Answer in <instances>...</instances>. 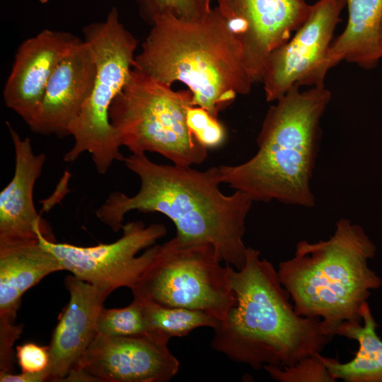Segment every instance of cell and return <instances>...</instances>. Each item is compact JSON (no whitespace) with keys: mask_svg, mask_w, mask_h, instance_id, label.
<instances>
[{"mask_svg":"<svg viewBox=\"0 0 382 382\" xmlns=\"http://www.w3.org/2000/svg\"><path fill=\"white\" fill-rule=\"evenodd\" d=\"M98 332L110 336H133L153 333L149 325L141 300L133 298L128 306L106 308L100 312Z\"/></svg>","mask_w":382,"mask_h":382,"instance_id":"44dd1931","label":"cell"},{"mask_svg":"<svg viewBox=\"0 0 382 382\" xmlns=\"http://www.w3.org/2000/svg\"><path fill=\"white\" fill-rule=\"evenodd\" d=\"M209 244H183L174 237L162 245L131 289L133 298L207 313L220 321L236 301L231 266Z\"/></svg>","mask_w":382,"mask_h":382,"instance_id":"ba28073f","label":"cell"},{"mask_svg":"<svg viewBox=\"0 0 382 382\" xmlns=\"http://www.w3.org/2000/svg\"><path fill=\"white\" fill-rule=\"evenodd\" d=\"M325 87H291L271 106L257 137V152L235 166H218L221 183L254 202L312 208L311 188L321 136L320 119L330 101Z\"/></svg>","mask_w":382,"mask_h":382,"instance_id":"277c9868","label":"cell"},{"mask_svg":"<svg viewBox=\"0 0 382 382\" xmlns=\"http://www.w3.org/2000/svg\"><path fill=\"white\" fill-rule=\"evenodd\" d=\"M376 251L363 228L345 218L328 239L298 242L294 255L277 270L296 313L321 319L334 336L342 323H362L364 305L382 285L369 265Z\"/></svg>","mask_w":382,"mask_h":382,"instance_id":"5b68a950","label":"cell"},{"mask_svg":"<svg viewBox=\"0 0 382 382\" xmlns=\"http://www.w3.org/2000/svg\"><path fill=\"white\" fill-rule=\"evenodd\" d=\"M140 300L143 302L151 330L170 338L185 336L202 327L214 329L220 322L214 316L201 311L166 306L151 301Z\"/></svg>","mask_w":382,"mask_h":382,"instance_id":"ffe728a7","label":"cell"},{"mask_svg":"<svg viewBox=\"0 0 382 382\" xmlns=\"http://www.w3.org/2000/svg\"><path fill=\"white\" fill-rule=\"evenodd\" d=\"M273 379L281 382H332L335 379L325 366L320 353L302 359L289 366L263 368Z\"/></svg>","mask_w":382,"mask_h":382,"instance_id":"603a6c76","label":"cell"},{"mask_svg":"<svg viewBox=\"0 0 382 382\" xmlns=\"http://www.w3.org/2000/svg\"><path fill=\"white\" fill-rule=\"evenodd\" d=\"M1 382H43L48 381L47 371L40 373L22 372L21 374L0 373Z\"/></svg>","mask_w":382,"mask_h":382,"instance_id":"484cf974","label":"cell"},{"mask_svg":"<svg viewBox=\"0 0 382 382\" xmlns=\"http://www.w3.org/2000/svg\"><path fill=\"white\" fill-rule=\"evenodd\" d=\"M122 231L112 243L88 247L51 241L42 233L39 238L64 270L112 293L120 287H134L158 251V245H153L167 233L163 224L146 226L141 221L124 224Z\"/></svg>","mask_w":382,"mask_h":382,"instance_id":"9c48e42d","label":"cell"},{"mask_svg":"<svg viewBox=\"0 0 382 382\" xmlns=\"http://www.w3.org/2000/svg\"><path fill=\"white\" fill-rule=\"evenodd\" d=\"M37 1L43 4H47L49 1V0H37Z\"/></svg>","mask_w":382,"mask_h":382,"instance_id":"83f0119b","label":"cell"},{"mask_svg":"<svg viewBox=\"0 0 382 382\" xmlns=\"http://www.w3.org/2000/svg\"><path fill=\"white\" fill-rule=\"evenodd\" d=\"M170 339L158 332L133 336L98 333L63 381H169L180 367L168 348Z\"/></svg>","mask_w":382,"mask_h":382,"instance_id":"8fae6325","label":"cell"},{"mask_svg":"<svg viewBox=\"0 0 382 382\" xmlns=\"http://www.w3.org/2000/svg\"><path fill=\"white\" fill-rule=\"evenodd\" d=\"M16 354L22 372L40 373L47 371L50 361L49 346L27 342L16 347Z\"/></svg>","mask_w":382,"mask_h":382,"instance_id":"d4e9b609","label":"cell"},{"mask_svg":"<svg viewBox=\"0 0 382 382\" xmlns=\"http://www.w3.org/2000/svg\"><path fill=\"white\" fill-rule=\"evenodd\" d=\"M188 129L196 140L205 148L221 146L226 138V131L217 117L199 106H192L187 112Z\"/></svg>","mask_w":382,"mask_h":382,"instance_id":"cb8c5ba5","label":"cell"},{"mask_svg":"<svg viewBox=\"0 0 382 382\" xmlns=\"http://www.w3.org/2000/svg\"><path fill=\"white\" fill-rule=\"evenodd\" d=\"M236 303L214 328L211 345L255 370L284 367L320 353L334 335L318 318L296 313L272 262L248 247L241 270L231 266Z\"/></svg>","mask_w":382,"mask_h":382,"instance_id":"7a4b0ae2","label":"cell"},{"mask_svg":"<svg viewBox=\"0 0 382 382\" xmlns=\"http://www.w3.org/2000/svg\"><path fill=\"white\" fill-rule=\"evenodd\" d=\"M83 35L93 54L96 72L91 93L69 127L74 144L64 161L72 163L88 153L96 171L105 175L115 161L125 158L110 109L129 80L137 40L120 21L115 7L105 20L85 25Z\"/></svg>","mask_w":382,"mask_h":382,"instance_id":"8992f818","label":"cell"},{"mask_svg":"<svg viewBox=\"0 0 382 382\" xmlns=\"http://www.w3.org/2000/svg\"><path fill=\"white\" fill-rule=\"evenodd\" d=\"M5 123L13 146L15 166L11 180L0 192V243L36 240L40 233L55 241L33 200L34 187L46 156L36 154L30 139L22 138L8 121Z\"/></svg>","mask_w":382,"mask_h":382,"instance_id":"5bb4252c","label":"cell"},{"mask_svg":"<svg viewBox=\"0 0 382 382\" xmlns=\"http://www.w3.org/2000/svg\"><path fill=\"white\" fill-rule=\"evenodd\" d=\"M123 161L139 177L140 188L132 196L111 192L95 212L99 221L117 233L131 211L159 212L173 222L180 243L211 245L226 265L243 267L248 248L243 241L245 221L254 201L240 190L222 193L218 166L201 171L134 154Z\"/></svg>","mask_w":382,"mask_h":382,"instance_id":"6da1fadb","label":"cell"},{"mask_svg":"<svg viewBox=\"0 0 382 382\" xmlns=\"http://www.w3.org/2000/svg\"><path fill=\"white\" fill-rule=\"evenodd\" d=\"M81 41L70 32L45 29L18 46L4 86L3 99L28 127L39 112L54 71Z\"/></svg>","mask_w":382,"mask_h":382,"instance_id":"4fadbf2b","label":"cell"},{"mask_svg":"<svg viewBox=\"0 0 382 382\" xmlns=\"http://www.w3.org/2000/svg\"><path fill=\"white\" fill-rule=\"evenodd\" d=\"M141 18L151 25L159 18L173 16L196 20L206 16L214 0H134Z\"/></svg>","mask_w":382,"mask_h":382,"instance_id":"7402d4cb","label":"cell"},{"mask_svg":"<svg viewBox=\"0 0 382 382\" xmlns=\"http://www.w3.org/2000/svg\"><path fill=\"white\" fill-rule=\"evenodd\" d=\"M192 106L189 89L174 91L133 69L111 105L110 120L121 145L132 154L157 153L175 165L191 167L208 155L188 129Z\"/></svg>","mask_w":382,"mask_h":382,"instance_id":"52a82bcc","label":"cell"},{"mask_svg":"<svg viewBox=\"0 0 382 382\" xmlns=\"http://www.w3.org/2000/svg\"><path fill=\"white\" fill-rule=\"evenodd\" d=\"M64 270L40 238L0 243V345L13 347L22 332L16 325L23 294L46 276Z\"/></svg>","mask_w":382,"mask_h":382,"instance_id":"e0dca14e","label":"cell"},{"mask_svg":"<svg viewBox=\"0 0 382 382\" xmlns=\"http://www.w3.org/2000/svg\"><path fill=\"white\" fill-rule=\"evenodd\" d=\"M69 300L61 313L49 346L48 381H63L78 365L98 335V318L111 294L76 277L68 275Z\"/></svg>","mask_w":382,"mask_h":382,"instance_id":"9a60e30c","label":"cell"},{"mask_svg":"<svg viewBox=\"0 0 382 382\" xmlns=\"http://www.w3.org/2000/svg\"><path fill=\"white\" fill-rule=\"evenodd\" d=\"M362 323H345L336 330V335L354 340L359 344L355 357L341 363L322 356L328 370L335 379L346 382H382V340L376 332L378 325L369 303L361 310Z\"/></svg>","mask_w":382,"mask_h":382,"instance_id":"d6986e66","label":"cell"},{"mask_svg":"<svg viewBox=\"0 0 382 382\" xmlns=\"http://www.w3.org/2000/svg\"><path fill=\"white\" fill-rule=\"evenodd\" d=\"M347 23L330 47L331 69L342 61L371 69L381 59L378 30L382 16V0H345Z\"/></svg>","mask_w":382,"mask_h":382,"instance_id":"ac0fdd59","label":"cell"},{"mask_svg":"<svg viewBox=\"0 0 382 382\" xmlns=\"http://www.w3.org/2000/svg\"><path fill=\"white\" fill-rule=\"evenodd\" d=\"M96 72L92 51L82 40L54 71L30 129L44 136H69L71 125L91 93Z\"/></svg>","mask_w":382,"mask_h":382,"instance_id":"2e32d148","label":"cell"},{"mask_svg":"<svg viewBox=\"0 0 382 382\" xmlns=\"http://www.w3.org/2000/svg\"><path fill=\"white\" fill-rule=\"evenodd\" d=\"M238 41L243 63L253 83L261 82L270 53L286 42L307 18L306 0H215Z\"/></svg>","mask_w":382,"mask_h":382,"instance_id":"7c38bea8","label":"cell"},{"mask_svg":"<svg viewBox=\"0 0 382 382\" xmlns=\"http://www.w3.org/2000/svg\"><path fill=\"white\" fill-rule=\"evenodd\" d=\"M133 69L168 86L183 83L193 105L217 118L254 83L241 45L217 6L196 20L159 18L135 55Z\"/></svg>","mask_w":382,"mask_h":382,"instance_id":"3957f363","label":"cell"},{"mask_svg":"<svg viewBox=\"0 0 382 382\" xmlns=\"http://www.w3.org/2000/svg\"><path fill=\"white\" fill-rule=\"evenodd\" d=\"M378 45H379L381 57L382 58V16H381L380 23H379V26H378Z\"/></svg>","mask_w":382,"mask_h":382,"instance_id":"4316f807","label":"cell"},{"mask_svg":"<svg viewBox=\"0 0 382 382\" xmlns=\"http://www.w3.org/2000/svg\"><path fill=\"white\" fill-rule=\"evenodd\" d=\"M345 6V0H318L294 35L270 53L261 81L267 101H277L295 85L324 86L332 35Z\"/></svg>","mask_w":382,"mask_h":382,"instance_id":"30bf717a","label":"cell"}]
</instances>
